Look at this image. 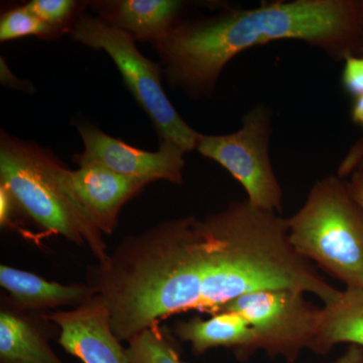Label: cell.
Listing matches in <instances>:
<instances>
[{"label": "cell", "mask_w": 363, "mask_h": 363, "mask_svg": "<svg viewBox=\"0 0 363 363\" xmlns=\"http://www.w3.org/2000/svg\"><path fill=\"white\" fill-rule=\"evenodd\" d=\"M302 40L335 61L355 55L354 0L264 1L250 9H228L178 21L156 47L173 88L193 99L209 97L223 69L250 48L274 40Z\"/></svg>", "instance_id": "cell-1"}, {"label": "cell", "mask_w": 363, "mask_h": 363, "mask_svg": "<svg viewBox=\"0 0 363 363\" xmlns=\"http://www.w3.org/2000/svg\"><path fill=\"white\" fill-rule=\"evenodd\" d=\"M298 255L337 279L363 290V208L347 182L329 176L316 182L298 212L286 219Z\"/></svg>", "instance_id": "cell-2"}, {"label": "cell", "mask_w": 363, "mask_h": 363, "mask_svg": "<svg viewBox=\"0 0 363 363\" xmlns=\"http://www.w3.org/2000/svg\"><path fill=\"white\" fill-rule=\"evenodd\" d=\"M57 160L33 143L1 133L0 179L14 204L45 233L86 243L98 264L108 257L102 233L66 194L55 174Z\"/></svg>", "instance_id": "cell-3"}, {"label": "cell", "mask_w": 363, "mask_h": 363, "mask_svg": "<svg viewBox=\"0 0 363 363\" xmlns=\"http://www.w3.org/2000/svg\"><path fill=\"white\" fill-rule=\"evenodd\" d=\"M69 30L74 40L102 50L113 60L126 88L150 117L161 140L175 143L186 152L196 150L199 133L182 118L169 102L162 89L161 67L138 51L128 33L92 16L78 18Z\"/></svg>", "instance_id": "cell-4"}, {"label": "cell", "mask_w": 363, "mask_h": 363, "mask_svg": "<svg viewBox=\"0 0 363 363\" xmlns=\"http://www.w3.org/2000/svg\"><path fill=\"white\" fill-rule=\"evenodd\" d=\"M271 135L272 111L259 104L243 116L242 126L235 133H199L196 150L240 182L252 206L278 213L283 210V191L269 157Z\"/></svg>", "instance_id": "cell-5"}, {"label": "cell", "mask_w": 363, "mask_h": 363, "mask_svg": "<svg viewBox=\"0 0 363 363\" xmlns=\"http://www.w3.org/2000/svg\"><path fill=\"white\" fill-rule=\"evenodd\" d=\"M304 296L289 289L259 291L235 298L221 312L247 319L257 335V350L292 362L304 348L316 352L321 309Z\"/></svg>", "instance_id": "cell-6"}, {"label": "cell", "mask_w": 363, "mask_h": 363, "mask_svg": "<svg viewBox=\"0 0 363 363\" xmlns=\"http://www.w3.org/2000/svg\"><path fill=\"white\" fill-rule=\"evenodd\" d=\"M78 130L84 143L83 152L73 157L79 166L104 167L143 185L157 180L183 184L186 152L175 143L161 140L157 152H147L112 138L90 123L79 124Z\"/></svg>", "instance_id": "cell-7"}, {"label": "cell", "mask_w": 363, "mask_h": 363, "mask_svg": "<svg viewBox=\"0 0 363 363\" xmlns=\"http://www.w3.org/2000/svg\"><path fill=\"white\" fill-rule=\"evenodd\" d=\"M55 174L72 201L104 234L113 233L121 208L145 186L95 164L71 171L57 161Z\"/></svg>", "instance_id": "cell-8"}, {"label": "cell", "mask_w": 363, "mask_h": 363, "mask_svg": "<svg viewBox=\"0 0 363 363\" xmlns=\"http://www.w3.org/2000/svg\"><path fill=\"white\" fill-rule=\"evenodd\" d=\"M60 327L62 347L84 363H130L112 331L104 301L94 296L79 307L45 315Z\"/></svg>", "instance_id": "cell-9"}, {"label": "cell", "mask_w": 363, "mask_h": 363, "mask_svg": "<svg viewBox=\"0 0 363 363\" xmlns=\"http://www.w3.org/2000/svg\"><path fill=\"white\" fill-rule=\"evenodd\" d=\"M100 18L133 40L156 45L178 23L185 2L177 0H117L94 2Z\"/></svg>", "instance_id": "cell-10"}, {"label": "cell", "mask_w": 363, "mask_h": 363, "mask_svg": "<svg viewBox=\"0 0 363 363\" xmlns=\"http://www.w3.org/2000/svg\"><path fill=\"white\" fill-rule=\"evenodd\" d=\"M0 285L11 295L14 305L23 310L50 309L61 306L76 308L96 296L89 285H62L4 264L0 266Z\"/></svg>", "instance_id": "cell-11"}, {"label": "cell", "mask_w": 363, "mask_h": 363, "mask_svg": "<svg viewBox=\"0 0 363 363\" xmlns=\"http://www.w3.org/2000/svg\"><path fill=\"white\" fill-rule=\"evenodd\" d=\"M176 333L192 345L196 354L216 347L257 350L255 332L245 317L235 312H220L210 319L193 318L177 325Z\"/></svg>", "instance_id": "cell-12"}, {"label": "cell", "mask_w": 363, "mask_h": 363, "mask_svg": "<svg viewBox=\"0 0 363 363\" xmlns=\"http://www.w3.org/2000/svg\"><path fill=\"white\" fill-rule=\"evenodd\" d=\"M340 343L363 347V290L339 291L320 310L316 352H329Z\"/></svg>", "instance_id": "cell-13"}, {"label": "cell", "mask_w": 363, "mask_h": 363, "mask_svg": "<svg viewBox=\"0 0 363 363\" xmlns=\"http://www.w3.org/2000/svg\"><path fill=\"white\" fill-rule=\"evenodd\" d=\"M0 363H63L45 336L16 313H0Z\"/></svg>", "instance_id": "cell-14"}, {"label": "cell", "mask_w": 363, "mask_h": 363, "mask_svg": "<svg viewBox=\"0 0 363 363\" xmlns=\"http://www.w3.org/2000/svg\"><path fill=\"white\" fill-rule=\"evenodd\" d=\"M128 344L126 354L130 363H184L159 324L140 332Z\"/></svg>", "instance_id": "cell-15"}, {"label": "cell", "mask_w": 363, "mask_h": 363, "mask_svg": "<svg viewBox=\"0 0 363 363\" xmlns=\"http://www.w3.org/2000/svg\"><path fill=\"white\" fill-rule=\"evenodd\" d=\"M59 30L40 21L30 13L26 6H18L2 14L0 20V40L21 39V38L40 37L54 38L59 35Z\"/></svg>", "instance_id": "cell-16"}, {"label": "cell", "mask_w": 363, "mask_h": 363, "mask_svg": "<svg viewBox=\"0 0 363 363\" xmlns=\"http://www.w3.org/2000/svg\"><path fill=\"white\" fill-rule=\"evenodd\" d=\"M77 6L72 0H33L26 4L30 13L60 33L67 28Z\"/></svg>", "instance_id": "cell-17"}, {"label": "cell", "mask_w": 363, "mask_h": 363, "mask_svg": "<svg viewBox=\"0 0 363 363\" xmlns=\"http://www.w3.org/2000/svg\"><path fill=\"white\" fill-rule=\"evenodd\" d=\"M342 87L353 98L363 95V57L351 55L344 60Z\"/></svg>", "instance_id": "cell-18"}, {"label": "cell", "mask_w": 363, "mask_h": 363, "mask_svg": "<svg viewBox=\"0 0 363 363\" xmlns=\"http://www.w3.org/2000/svg\"><path fill=\"white\" fill-rule=\"evenodd\" d=\"M363 160V135L351 147L350 152L339 166L337 176L344 179L350 177L351 172L357 166L358 162Z\"/></svg>", "instance_id": "cell-19"}, {"label": "cell", "mask_w": 363, "mask_h": 363, "mask_svg": "<svg viewBox=\"0 0 363 363\" xmlns=\"http://www.w3.org/2000/svg\"><path fill=\"white\" fill-rule=\"evenodd\" d=\"M348 188L355 201L363 208V160L358 162L357 166L351 172Z\"/></svg>", "instance_id": "cell-20"}, {"label": "cell", "mask_w": 363, "mask_h": 363, "mask_svg": "<svg viewBox=\"0 0 363 363\" xmlns=\"http://www.w3.org/2000/svg\"><path fill=\"white\" fill-rule=\"evenodd\" d=\"M13 199L4 186L0 185V223L2 226L11 224L13 209Z\"/></svg>", "instance_id": "cell-21"}, {"label": "cell", "mask_w": 363, "mask_h": 363, "mask_svg": "<svg viewBox=\"0 0 363 363\" xmlns=\"http://www.w3.org/2000/svg\"><path fill=\"white\" fill-rule=\"evenodd\" d=\"M354 9L357 30V47L354 56L363 57V0H354Z\"/></svg>", "instance_id": "cell-22"}, {"label": "cell", "mask_w": 363, "mask_h": 363, "mask_svg": "<svg viewBox=\"0 0 363 363\" xmlns=\"http://www.w3.org/2000/svg\"><path fill=\"white\" fill-rule=\"evenodd\" d=\"M333 363H363V350L357 345H350L343 355Z\"/></svg>", "instance_id": "cell-23"}, {"label": "cell", "mask_w": 363, "mask_h": 363, "mask_svg": "<svg viewBox=\"0 0 363 363\" xmlns=\"http://www.w3.org/2000/svg\"><path fill=\"white\" fill-rule=\"evenodd\" d=\"M350 116L353 123L363 128V95L354 98V101L351 106Z\"/></svg>", "instance_id": "cell-24"}]
</instances>
